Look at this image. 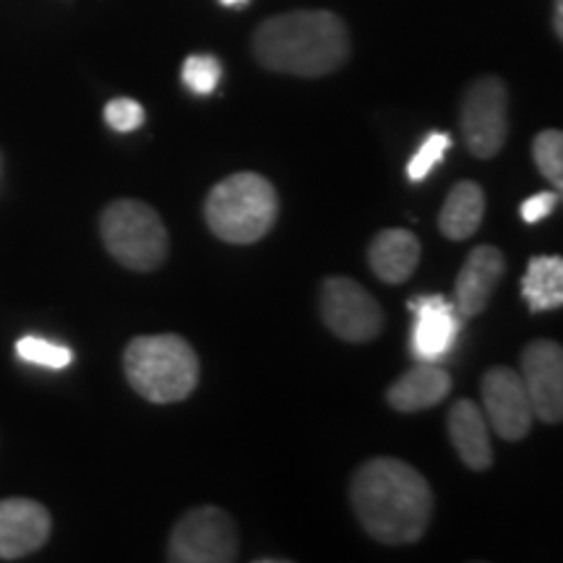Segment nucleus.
<instances>
[{
  "label": "nucleus",
  "mask_w": 563,
  "mask_h": 563,
  "mask_svg": "<svg viewBox=\"0 0 563 563\" xmlns=\"http://www.w3.org/2000/svg\"><path fill=\"white\" fill-rule=\"evenodd\" d=\"M203 217L209 230L224 243H258L277 224V191L262 175L235 173L211 188L203 203Z\"/></svg>",
  "instance_id": "nucleus-4"
},
{
  "label": "nucleus",
  "mask_w": 563,
  "mask_h": 563,
  "mask_svg": "<svg viewBox=\"0 0 563 563\" xmlns=\"http://www.w3.org/2000/svg\"><path fill=\"white\" fill-rule=\"evenodd\" d=\"M253 55L274 74L321 79L350 58V34L332 11H290L258 24Z\"/></svg>",
  "instance_id": "nucleus-2"
},
{
  "label": "nucleus",
  "mask_w": 563,
  "mask_h": 563,
  "mask_svg": "<svg viewBox=\"0 0 563 563\" xmlns=\"http://www.w3.org/2000/svg\"><path fill=\"white\" fill-rule=\"evenodd\" d=\"M144 118V108L136 100H129V97H118V100L108 102V108H104V121L118 133H131L141 129Z\"/></svg>",
  "instance_id": "nucleus-23"
},
{
  "label": "nucleus",
  "mask_w": 563,
  "mask_h": 563,
  "mask_svg": "<svg viewBox=\"0 0 563 563\" xmlns=\"http://www.w3.org/2000/svg\"><path fill=\"white\" fill-rule=\"evenodd\" d=\"M522 382L532 415L548 426L563 420V350L551 340L527 344L522 352Z\"/></svg>",
  "instance_id": "nucleus-10"
},
{
  "label": "nucleus",
  "mask_w": 563,
  "mask_h": 563,
  "mask_svg": "<svg viewBox=\"0 0 563 563\" xmlns=\"http://www.w3.org/2000/svg\"><path fill=\"white\" fill-rule=\"evenodd\" d=\"M449 439H452L460 460L475 473H483L493 464V446H490V426L485 420L483 407H477L470 399H460L449 410L446 418Z\"/></svg>",
  "instance_id": "nucleus-14"
},
{
  "label": "nucleus",
  "mask_w": 563,
  "mask_h": 563,
  "mask_svg": "<svg viewBox=\"0 0 563 563\" xmlns=\"http://www.w3.org/2000/svg\"><path fill=\"white\" fill-rule=\"evenodd\" d=\"M222 5H228V9H243V5H249L251 0H220Z\"/></svg>",
  "instance_id": "nucleus-26"
},
{
  "label": "nucleus",
  "mask_w": 563,
  "mask_h": 563,
  "mask_svg": "<svg viewBox=\"0 0 563 563\" xmlns=\"http://www.w3.org/2000/svg\"><path fill=\"white\" fill-rule=\"evenodd\" d=\"M241 538L228 511L199 506L175 525L167 545L173 563H230L238 559Z\"/></svg>",
  "instance_id": "nucleus-6"
},
{
  "label": "nucleus",
  "mask_w": 563,
  "mask_h": 563,
  "mask_svg": "<svg viewBox=\"0 0 563 563\" xmlns=\"http://www.w3.org/2000/svg\"><path fill=\"white\" fill-rule=\"evenodd\" d=\"M506 258L496 245H477L464 262L462 272L456 274L454 285V308L464 319L481 316L496 292L498 282L504 279Z\"/></svg>",
  "instance_id": "nucleus-13"
},
{
  "label": "nucleus",
  "mask_w": 563,
  "mask_h": 563,
  "mask_svg": "<svg viewBox=\"0 0 563 563\" xmlns=\"http://www.w3.org/2000/svg\"><path fill=\"white\" fill-rule=\"evenodd\" d=\"M483 412L504 441H522L532 428V405L517 371L496 365L483 376Z\"/></svg>",
  "instance_id": "nucleus-9"
},
{
  "label": "nucleus",
  "mask_w": 563,
  "mask_h": 563,
  "mask_svg": "<svg viewBox=\"0 0 563 563\" xmlns=\"http://www.w3.org/2000/svg\"><path fill=\"white\" fill-rule=\"evenodd\" d=\"M462 136L477 159H490L509 136V91L498 76H483L464 91Z\"/></svg>",
  "instance_id": "nucleus-7"
},
{
  "label": "nucleus",
  "mask_w": 563,
  "mask_h": 563,
  "mask_svg": "<svg viewBox=\"0 0 563 563\" xmlns=\"http://www.w3.org/2000/svg\"><path fill=\"white\" fill-rule=\"evenodd\" d=\"M123 371L133 391L154 405L183 402L201 378L199 355L178 334L133 336L123 352Z\"/></svg>",
  "instance_id": "nucleus-3"
},
{
  "label": "nucleus",
  "mask_w": 563,
  "mask_h": 563,
  "mask_svg": "<svg viewBox=\"0 0 563 563\" xmlns=\"http://www.w3.org/2000/svg\"><path fill=\"white\" fill-rule=\"evenodd\" d=\"M532 157L538 170L543 173L545 180L553 183L555 191L563 188V133L555 129L540 131L532 144Z\"/></svg>",
  "instance_id": "nucleus-19"
},
{
  "label": "nucleus",
  "mask_w": 563,
  "mask_h": 563,
  "mask_svg": "<svg viewBox=\"0 0 563 563\" xmlns=\"http://www.w3.org/2000/svg\"><path fill=\"white\" fill-rule=\"evenodd\" d=\"M415 313L412 352L420 363H439L454 350L460 336V313L443 295H418L410 300Z\"/></svg>",
  "instance_id": "nucleus-11"
},
{
  "label": "nucleus",
  "mask_w": 563,
  "mask_h": 563,
  "mask_svg": "<svg viewBox=\"0 0 563 563\" xmlns=\"http://www.w3.org/2000/svg\"><path fill=\"white\" fill-rule=\"evenodd\" d=\"M452 391V376L435 363H420L397 378L386 391V402L397 412H420L441 405Z\"/></svg>",
  "instance_id": "nucleus-15"
},
{
  "label": "nucleus",
  "mask_w": 563,
  "mask_h": 563,
  "mask_svg": "<svg viewBox=\"0 0 563 563\" xmlns=\"http://www.w3.org/2000/svg\"><path fill=\"white\" fill-rule=\"evenodd\" d=\"M104 249L118 264L133 272H154L170 253V235L162 217L139 199H118L100 217Z\"/></svg>",
  "instance_id": "nucleus-5"
},
{
  "label": "nucleus",
  "mask_w": 563,
  "mask_h": 563,
  "mask_svg": "<svg viewBox=\"0 0 563 563\" xmlns=\"http://www.w3.org/2000/svg\"><path fill=\"white\" fill-rule=\"evenodd\" d=\"M16 352L21 361L42 365V368H66L74 361V352L63 344L40 340V336H21L16 342Z\"/></svg>",
  "instance_id": "nucleus-22"
},
{
  "label": "nucleus",
  "mask_w": 563,
  "mask_h": 563,
  "mask_svg": "<svg viewBox=\"0 0 563 563\" xmlns=\"http://www.w3.org/2000/svg\"><path fill=\"white\" fill-rule=\"evenodd\" d=\"M420 241L410 230L391 228L382 230L371 241L368 264L373 274L386 285H402L412 277V272L420 264Z\"/></svg>",
  "instance_id": "nucleus-16"
},
{
  "label": "nucleus",
  "mask_w": 563,
  "mask_h": 563,
  "mask_svg": "<svg viewBox=\"0 0 563 563\" xmlns=\"http://www.w3.org/2000/svg\"><path fill=\"white\" fill-rule=\"evenodd\" d=\"M553 30L555 37L563 40V0H553Z\"/></svg>",
  "instance_id": "nucleus-25"
},
{
  "label": "nucleus",
  "mask_w": 563,
  "mask_h": 563,
  "mask_svg": "<svg viewBox=\"0 0 563 563\" xmlns=\"http://www.w3.org/2000/svg\"><path fill=\"white\" fill-rule=\"evenodd\" d=\"M559 191H543V194H534L530 199H525L522 203V220L527 224H538L540 220H545L548 214H553L555 207H559Z\"/></svg>",
  "instance_id": "nucleus-24"
},
{
  "label": "nucleus",
  "mask_w": 563,
  "mask_h": 563,
  "mask_svg": "<svg viewBox=\"0 0 563 563\" xmlns=\"http://www.w3.org/2000/svg\"><path fill=\"white\" fill-rule=\"evenodd\" d=\"M51 511L32 498L0 501V561H19L37 553L51 540Z\"/></svg>",
  "instance_id": "nucleus-12"
},
{
  "label": "nucleus",
  "mask_w": 563,
  "mask_h": 563,
  "mask_svg": "<svg viewBox=\"0 0 563 563\" xmlns=\"http://www.w3.org/2000/svg\"><path fill=\"white\" fill-rule=\"evenodd\" d=\"M449 150H452V136H449V133H441V131L431 133V136L422 141L420 150L415 152L410 165H407V178L412 183L426 180L428 175L441 165Z\"/></svg>",
  "instance_id": "nucleus-21"
},
{
  "label": "nucleus",
  "mask_w": 563,
  "mask_h": 563,
  "mask_svg": "<svg viewBox=\"0 0 563 563\" xmlns=\"http://www.w3.org/2000/svg\"><path fill=\"white\" fill-rule=\"evenodd\" d=\"M485 217V194L473 180H462L449 191L439 214V228L449 241H467L481 230Z\"/></svg>",
  "instance_id": "nucleus-17"
},
{
  "label": "nucleus",
  "mask_w": 563,
  "mask_h": 563,
  "mask_svg": "<svg viewBox=\"0 0 563 563\" xmlns=\"http://www.w3.org/2000/svg\"><path fill=\"white\" fill-rule=\"evenodd\" d=\"M222 81V63L214 55H191L183 63V84L194 91V95L207 97L220 87Z\"/></svg>",
  "instance_id": "nucleus-20"
},
{
  "label": "nucleus",
  "mask_w": 563,
  "mask_h": 563,
  "mask_svg": "<svg viewBox=\"0 0 563 563\" xmlns=\"http://www.w3.org/2000/svg\"><path fill=\"white\" fill-rule=\"evenodd\" d=\"M319 306L329 332L344 342L361 344L382 334L384 311L361 282L350 277L323 279Z\"/></svg>",
  "instance_id": "nucleus-8"
},
{
  "label": "nucleus",
  "mask_w": 563,
  "mask_h": 563,
  "mask_svg": "<svg viewBox=\"0 0 563 563\" xmlns=\"http://www.w3.org/2000/svg\"><path fill=\"white\" fill-rule=\"evenodd\" d=\"M350 501L357 522L384 545H410L433 517V490L412 464L394 456L365 462L352 477Z\"/></svg>",
  "instance_id": "nucleus-1"
},
{
  "label": "nucleus",
  "mask_w": 563,
  "mask_h": 563,
  "mask_svg": "<svg viewBox=\"0 0 563 563\" xmlns=\"http://www.w3.org/2000/svg\"><path fill=\"white\" fill-rule=\"evenodd\" d=\"M522 295L532 313L555 311L563 306V258L534 256L527 264Z\"/></svg>",
  "instance_id": "nucleus-18"
}]
</instances>
